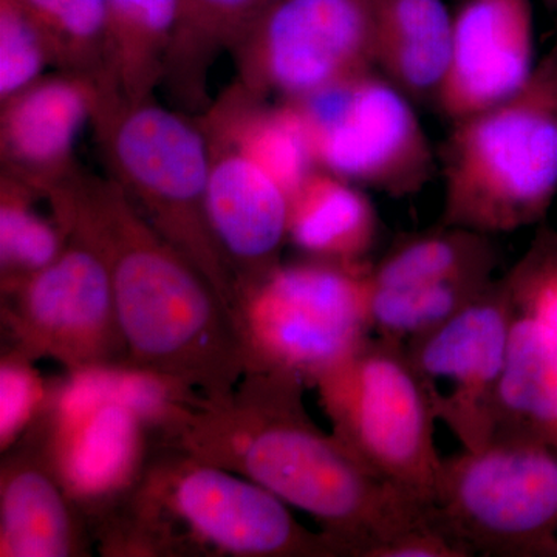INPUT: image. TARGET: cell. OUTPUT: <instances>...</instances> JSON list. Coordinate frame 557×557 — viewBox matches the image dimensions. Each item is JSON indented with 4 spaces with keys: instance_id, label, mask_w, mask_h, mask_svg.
I'll list each match as a JSON object with an SVG mask.
<instances>
[{
    "instance_id": "15",
    "label": "cell",
    "mask_w": 557,
    "mask_h": 557,
    "mask_svg": "<svg viewBox=\"0 0 557 557\" xmlns=\"http://www.w3.org/2000/svg\"><path fill=\"white\" fill-rule=\"evenodd\" d=\"M211 150L208 223L239 296L242 288L281 263L288 240L289 197L276 178L239 150L218 145Z\"/></svg>"
},
{
    "instance_id": "20",
    "label": "cell",
    "mask_w": 557,
    "mask_h": 557,
    "mask_svg": "<svg viewBox=\"0 0 557 557\" xmlns=\"http://www.w3.org/2000/svg\"><path fill=\"white\" fill-rule=\"evenodd\" d=\"M496 435L537 440L557 448V336L519 311L498 381Z\"/></svg>"
},
{
    "instance_id": "7",
    "label": "cell",
    "mask_w": 557,
    "mask_h": 557,
    "mask_svg": "<svg viewBox=\"0 0 557 557\" xmlns=\"http://www.w3.org/2000/svg\"><path fill=\"white\" fill-rule=\"evenodd\" d=\"M370 288L366 263H278L237 296L245 372L293 373L311 387L372 333Z\"/></svg>"
},
{
    "instance_id": "8",
    "label": "cell",
    "mask_w": 557,
    "mask_h": 557,
    "mask_svg": "<svg viewBox=\"0 0 557 557\" xmlns=\"http://www.w3.org/2000/svg\"><path fill=\"white\" fill-rule=\"evenodd\" d=\"M432 515L465 557H557V448L496 435L443 458Z\"/></svg>"
},
{
    "instance_id": "11",
    "label": "cell",
    "mask_w": 557,
    "mask_h": 557,
    "mask_svg": "<svg viewBox=\"0 0 557 557\" xmlns=\"http://www.w3.org/2000/svg\"><path fill=\"white\" fill-rule=\"evenodd\" d=\"M30 429L89 525L134 486L156 443L148 421L120 398L115 368L50 381Z\"/></svg>"
},
{
    "instance_id": "26",
    "label": "cell",
    "mask_w": 557,
    "mask_h": 557,
    "mask_svg": "<svg viewBox=\"0 0 557 557\" xmlns=\"http://www.w3.org/2000/svg\"><path fill=\"white\" fill-rule=\"evenodd\" d=\"M39 193L9 172L3 174L0 190L2 287L46 269L67 245V231L58 219L44 218L36 211L35 197Z\"/></svg>"
},
{
    "instance_id": "4",
    "label": "cell",
    "mask_w": 557,
    "mask_h": 557,
    "mask_svg": "<svg viewBox=\"0 0 557 557\" xmlns=\"http://www.w3.org/2000/svg\"><path fill=\"white\" fill-rule=\"evenodd\" d=\"M440 223L478 233L541 225L557 196V38L512 97L453 123Z\"/></svg>"
},
{
    "instance_id": "23",
    "label": "cell",
    "mask_w": 557,
    "mask_h": 557,
    "mask_svg": "<svg viewBox=\"0 0 557 557\" xmlns=\"http://www.w3.org/2000/svg\"><path fill=\"white\" fill-rule=\"evenodd\" d=\"M110 73L127 100H143L163 72L180 24V0H106Z\"/></svg>"
},
{
    "instance_id": "30",
    "label": "cell",
    "mask_w": 557,
    "mask_h": 557,
    "mask_svg": "<svg viewBox=\"0 0 557 557\" xmlns=\"http://www.w3.org/2000/svg\"><path fill=\"white\" fill-rule=\"evenodd\" d=\"M49 46L14 0H0V98L9 100L40 78Z\"/></svg>"
},
{
    "instance_id": "5",
    "label": "cell",
    "mask_w": 557,
    "mask_h": 557,
    "mask_svg": "<svg viewBox=\"0 0 557 557\" xmlns=\"http://www.w3.org/2000/svg\"><path fill=\"white\" fill-rule=\"evenodd\" d=\"M95 126L113 172L150 225L214 285L236 318L237 287L207 215L212 150L205 127L174 110L101 86Z\"/></svg>"
},
{
    "instance_id": "31",
    "label": "cell",
    "mask_w": 557,
    "mask_h": 557,
    "mask_svg": "<svg viewBox=\"0 0 557 557\" xmlns=\"http://www.w3.org/2000/svg\"><path fill=\"white\" fill-rule=\"evenodd\" d=\"M542 3L557 17V0H542Z\"/></svg>"
},
{
    "instance_id": "18",
    "label": "cell",
    "mask_w": 557,
    "mask_h": 557,
    "mask_svg": "<svg viewBox=\"0 0 557 557\" xmlns=\"http://www.w3.org/2000/svg\"><path fill=\"white\" fill-rule=\"evenodd\" d=\"M372 13L375 67L410 100L435 104L454 13L443 0H372Z\"/></svg>"
},
{
    "instance_id": "17",
    "label": "cell",
    "mask_w": 557,
    "mask_h": 557,
    "mask_svg": "<svg viewBox=\"0 0 557 557\" xmlns=\"http://www.w3.org/2000/svg\"><path fill=\"white\" fill-rule=\"evenodd\" d=\"M102 84L62 72L2 101L0 143L7 172L40 193L70 177L76 139L94 120Z\"/></svg>"
},
{
    "instance_id": "12",
    "label": "cell",
    "mask_w": 557,
    "mask_h": 557,
    "mask_svg": "<svg viewBox=\"0 0 557 557\" xmlns=\"http://www.w3.org/2000/svg\"><path fill=\"white\" fill-rule=\"evenodd\" d=\"M236 47L245 89L304 97L375 69L372 0H269Z\"/></svg>"
},
{
    "instance_id": "22",
    "label": "cell",
    "mask_w": 557,
    "mask_h": 557,
    "mask_svg": "<svg viewBox=\"0 0 557 557\" xmlns=\"http://www.w3.org/2000/svg\"><path fill=\"white\" fill-rule=\"evenodd\" d=\"M494 236L443 225L401 234L376 265L370 267L375 288L406 287L424 282L493 277L500 260Z\"/></svg>"
},
{
    "instance_id": "29",
    "label": "cell",
    "mask_w": 557,
    "mask_h": 557,
    "mask_svg": "<svg viewBox=\"0 0 557 557\" xmlns=\"http://www.w3.org/2000/svg\"><path fill=\"white\" fill-rule=\"evenodd\" d=\"M35 359L7 346L0 359V450L30 429L47 406L50 383L33 366Z\"/></svg>"
},
{
    "instance_id": "21",
    "label": "cell",
    "mask_w": 557,
    "mask_h": 557,
    "mask_svg": "<svg viewBox=\"0 0 557 557\" xmlns=\"http://www.w3.org/2000/svg\"><path fill=\"white\" fill-rule=\"evenodd\" d=\"M205 131L211 145L239 150L258 163L288 197L318 170L309 134L288 100L269 106L244 87L215 109Z\"/></svg>"
},
{
    "instance_id": "19",
    "label": "cell",
    "mask_w": 557,
    "mask_h": 557,
    "mask_svg": "<svg viewBox=\"0 0 557 557\" xmlns=\"http://www.w3.org/2000/svg\"><path fill=\"white\" fill-rule=\"evenodd\" d=\"M380 234L372 200L355 183L321 170L289 197L288 242L306 258L366 263Z\"/></svg>"
},
{
    "instance_id": "2",
    "label": "cell",
    "mask_w": 557,
    "mask_h": 557,
    "mask_svg": "<svg viewBox=\"0 0 557 557\" xmlns=\"http://www.w3.org/2000/svg\"><path fill=\"white\" fill-rule=\"evenodd\" d=\"M65 231L94 242L112 276L126 366L175 381L208 401L228 398L244 376V341L228 304L164 239L119 183L78 172L49 190Z\"/></svg>"
},
{
    "instance_id": "14",
    "label": "cell",
    "mask_w": 557,
    "mask_h": 557,
    "mask_svg": "<svg viewBox=\"0 0 557 557\" xmlns=\"http://www.w3.org/2000/svg\"><path fill=\"white\" fill-rule=\"evenodd\" d=\"M536 65L533 0H460L435 108L450 123L493 108Z\"/></svg>"
},
{
    "instance_id": "1",
    "label": "cell",
    "mask_w": 557,
    "mask_h": 557,
    "mask_svg": "<svg viewBox=\"0 0 557 557\" xmlns=\"http://www.w3.org/2000/svg\"><path fill=\"white\" fill-rule=\"evenodd\" d=\"M306 381L248 370L228 398L205 399L168 443L265 487L317 520L341 557H384L434 527L432 505L369 471L311 420Z\"/></svg>"
},
{
    "instance_id": "24",
    "label": "cell",
    "mask_w": 557,
    "mask_h": 557,
    "mask_svg": "<svg viewBox=\"0 0 557 557\" xmlns=\"http://www.w3.org/2000/svg\"><path fill=\"white\" fill-rule=\"evenodd\" d=\"M64 72L112 81L106 0H14Z\"/></svg>"
},
{
    "instance_id": "13",
    "label": "cell",
    "mask_w": 557,
    "mask_h": 557,
    "mask_svg": "<svg viewBox=\"0 0 557 557\" xmlns=\"http://www.w3.org/2000/svg\"><path fill=\"white\" fill-rule=\"evenodd\" d=\"M515 317L507 278H494L456 317L406 344L435 418L463 449L483 448L494 437L498 381Z\"/></svg>"
},
{
    "instance_id": "16",
    "label": "cell",
    "mask_w": 557,
    "mask_h": 557,
    "mask_svg": "<svg viewBox=\"0 0 557 557\" xmlns=\"http://www.w3.org/2000/svg\"><path fill=\"white\" fill-rule=\"evenodd\" d=\"M94 548L89 520L28 429L0 461V556L87 557Z\"/></svg>"
},
{
    "instance_id": "27",
    "label": "cell",
    "mask_w": 557,
    "mask_h": 557,
    "mask_svg": "<svg viewBox=\"0 0 557 557\" xmlns=\"http://www.w3.org/2000/svg\"><path fill=\"white\" fill-rule=\"evenodd\" d=\"M504 277L516 311L537 319L557 336V231L541 223L530 247Z\"/></svg>"
},
{
    "instance_id": "3",
    "label": "cell",
    "mask_w": 557,
    "mask_h": 557,
    "mask_svg": "<svg viewBox=\"0 0 557 557\" xmlns=\"http://www.w3.org/2000/svg\"><path fill=\"white\" fill-rule=\"evenodd\" d=\"M90 530L109 557H341L269 490L168 442Z\"/></svg>"
},
{
    "instance_id": "6",
    "label": "cell",
    "mask_w": 557,
    "mask_h": 557,
    "mask_svg": "<svg viewBox=\"0 0 557 557\" xmlns=\"http://www.w3.org/2000/svg\"><path fill=\"white\" fill-rule=\"evenodd\" d=\"M332 435L369 471L434 504L437 418L405 344L369 335L314 380Z\"/></svg>"
},
{
    "instance_id": "9",
    "label": "cell",
    "mask_w": 557,
    "mask_h": 557,
    "mask_svg": "<svg viewBox=\"0 0 557 557\" xmlns=\"http://www.w3.org/2000/svg\"><path fill=\"white\" fill-rule=\"evenodd\" d=\"M288 101L321 170L397 199L431 182L437 163L412 100L373 69Z\"/></svg>"
},
{
    "instance_id": "28",
    "label": "cell",
    "mask_w": 557,
    "mask_h": 557,
    "mask_svg": "<svg viewBox=\"0 0 557 557\" xmlns=\"http://www.w3.org/2000/svg\"><path fill=\"white\" fill-rule=\"evenodd\" d=\"M182 14L172 50L236 46L269 0H180Z\"/></svg>"
},
{
    "instance_id": "10",
    "label": "cell",
    "mask_w": 557,
    "mask_h": 557,
    "mask_svg": "<svg viewBox=\"0 0 557 557\" xmlns=\"http://www.w3.org/2000/svg\"><path fill=\"white\" fill-rule=\"evenodd\" d=\"M67 234L64 251L49 267L3 285L9 346L35 361L54 359L67 372L126 366L108 260L78 231Z\"/></svg>"
},
{
    "instance_id": "25",
    "label": "cell",
    "mask_w": 557,
    "mask_h": 557,
    "mask_svg": "<svg viewBox=\"0 0 557 557\" xmlns=\"http://www.w3.org/2000/svg\"><path fill=\"white\" fill-rule=\"evenodd\" d=\"M493 281L494 277H463L406 287H372L370 330L380 338L406 346L456 317Z\"/></svg>"
}]
</instances>
